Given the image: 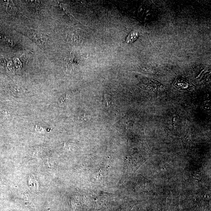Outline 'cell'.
<instances>
[{
  "label": "cell",
  "instance_id": "7a4b0ae2",
  "mask_svg": "<svg viewBox=\"0 0 211 211\" xmlns=\"http://www.w3.org/2000/svg\"><path fill=\"white\" fill-rule=\"evenodd\" d=\"M83 57H82V56L74 54L68 60V65L70 67H73V68H76L81 64L82 62H83Z\"/></svg>",
  "mask_w": 211,
  "mask_h": 211
},
{
  "label": "cell",
  "instance_id": "6da1fadb",
  "mask_svg": "<svg viewBox=\"0 0 211 211\" xmlns=\"http://www.w3.org/2000/svg\"><path fill=\"white\" fill-rule=\"evenodd\" d=\"M175 88L180 90L183 91H191L194 89V86L187 80L181 77H177L174 82Z\"/></svg>",
  "mask_w": 211,
  "mask_h": 211
},
{
  "label": "cell",
  "instance_id": "3957f363",
  "mask_svg": "<svg viewBox=\"0 0 211 211\" xmlns=\"http://www.w3.org/2000/svg\"><path fill=\"white\" fill-rule=\"evenodd\" d=\"M138 37V32L135 31H133L128 35L126 38V42L128 43H132L135 42Z\"/></svg>",
  "mask_w": 211,
  "mask_h": 211
},
{
  "label": "cell",
  "instance_id": "277c9868",
  "mask_svg": "<svg viewBox=\"0 0 211 211\" xmlns=\"http://www.w3.org/2000/svg\"><path fill=\"white\" fill-rule=\"evenodd\" d=\"M33 33H32V36L37 41L41 42V43L44 42L46 41V37H44V36H43V34H42L40 33L39 32H33Z\"/></svg>",
  "mask_w": 211,
  "mask_h": 211
},
{
  "label": "cell",
  "instance_id": "5b68a950",
  "mask_svg": "<svg viewBox=\"0 0 211 211\" xmlns=\"http://www.w3.org/2000/svg\"><path fill=\"white\" fill-rule=\"evenodd\" d=\"M17 60H18L16 59L15 60V65L17 67V68H20V67H21V64L19 62V61H17Z\"/></svg>",
  "mask_w": 211,
  "mask_h": 211
},
{
  "label": "cell",
  "instance_id": "8992f818",
  "mask_svg": "<svg viewBox=\"0 0 211 211\" xmlns=\"http://www.w3.org/2000/svg\"><path fill=\"white\" fill-rule=\"evenodd\" d=\"M21 60L22 61V62H26L27 60V58L26 56L25 55H22L21 57Z\"/></svg>",
  "mask_w": 211,
  "mask_h": 211
}]
</instances>
